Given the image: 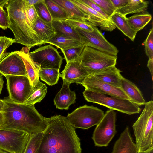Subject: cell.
Instances as JSON below:
<instances>
[{"label":"cell","instance_id":"6da1fadb","mask_svg":"<svg viewBox=\"0 0 153 153\" xmlns=\"http://www.w3.org/2000/svg\"><path fill=\"white\" fill-rule=\"evenodd\" d=\"M80 140L66 117L48 118L47 126L36 153H81Z\"/></svg>","mask_w":153,"mask_h":153},{"label":"cell","instance_id":"7a4b0ae2","mask_svg":"<svg viewBox=\"0 0 153 153\" xmlns=\"http://www.w3.org/2000/svg\"><path fill=\"white\" fill-rule=\"evenodd\" d=\"M3 100L6 106L2 112L4 119L0 129L18 130L30 134L43 132L46 129L48 118L39 113L34 105L16 103L8 97Z\"/></svg>","mask_w":153,"mask_h":153},{"label":"cell","instance_id":"3957f363","mask_svg":"<svg viewBox=\"0 0 153 153\" xmlns=\"http://www.w3.org/2000/svg\"><path fill=\"white\" fill-rule=\"evenodd\" d=\"M4 7L8 16L9 28L13 33L15 43L30 48L43 44L26 19L23 0H6Z\"/></svg>","mask_w":153,"mask_h":153},{"label":"cell","instance_id":"277c9868","mask_svg":"<svg viewBox=\"0 0 153 153\" xmlns=\"http://www.w3.org/2000/svg\"><path fill=\"white\" fill-rule=\"evenodd\" d=\"M141 114L132 125L138 152L153 148V101L145 104Z\"/></svg>","mask_w":153,"mask_h":153},{"label":"cell","instance_id":"5b68a950","mask_svg":"<svg viewBox=\"0 0 153 153\" xmlns=\"http://www.w3.org/2000/svg\"><path fill=\"white\" fill-rule=\"evenodd\" d=\"M85 99L88 102L97 104L110 109L117 110L129 115L139 113V106L129 100L102 94L85 89L83 92Z\"/></svg>","mask_w":153,"mask_h":153},{"label":"cell","instance_id":"8992f818","mask_svg":"<svg viewBox=\"0 0 153 153\" xmlns=\"http://www.w3.org/2000/svg\"><path fill=\"white\" fill-rule=\"evenodd\" d=\"M117 56H113L88 46H85L79 62L89 74L115 65Z\"/></svg>","mask_w":153,"mask_h":153},{"label":"cell","instance_id":"52a82bcc","mask_svg":"<svg viewBox=\"0 0 153 153\" xmlns=\"http://www.w3.org/2000/svg\"><path fill=\"white\" fill-rule=\"evenodd\" d=\"M104 114V111L101 109L85 105L68 113L66 117L75 129H88L97 125Z\"/></svg>","mask_w":153,"mask_h":153},{"label":"cell","instance_id":"ba28073f","mask_svg":"<svg viewBox=\"0 0 153 153\" xmlns=\"http://www.w3.org/2000/svg\"><path fill=\"white\" fill-rule=\"evenodd\" d=\"M116 113L114 110H107L100 123L96 125L92 138L95 146L106 147L116 133Z\"/></svg>","mask_w":153,"mask_h":153},{"label":"cell","instance_id":"9c48e42d","mask_svg":"<svg viewBox=\"0 0 153 153\" xmlns=\"http://www.w3.org/2000/svg\"><path fill=\"white\" fill-rule=\"evenodd\" d=\"M30 136L21 131L0 129V149L10 153H23Z\"/></svg>","mask_w":153,"mask_h":153},{"label":"cell","instance_id":"30bf717a","mask_svg":"<svg viewBox=\"0 0 153 153\" xmlns=\"http://www.w3.org/2000/svg\"><path fill=\"white\" fill-rule=\"evenodd\" d=\"M5 77L8 98L15 103L24 104L33 87L28 77L12 75Z\"/></svg>","mask_w":153,"mask_h":153},{"label":"cell","instance_id":"8fae6325","mask_svg":"<svg viewBox=\"0 0 153 153\" xmlns=\"http://www.w3.org/2000/svg\"><path fill=\"white\" fill-rule=\"evenodd\" d=\"M78 34L81 42L88 46L109 54L117 56V48L106 39L97 27L94 26V31L91 32L75 29Z\"/></svg>","mask_w":153,"mask_h":153},{"label":"cell","instance_id":"7c38bea8","mask_svg":"<svg viewBox=\"0 0 153 153\" xmlns=\"http://www.w3.org/2000/svg\"><path fill=\"white\" fill-rule=\"evenodd\" d=\"M29 54L40 68L59 70L63 59L57 50L51 44L40 47L29 52Z\"/></svg>","mask_w":153,"mask_h":153},{"label":"cell","instance_id":"4fadbf2b","mask_svg":"<svg viewBox=\"0 0 153 153\" xmlns=\"http://www.w3.org/2000/svg\"><path fill=\"white\" fill-rule=\"evenodd\" d=\"M81 85L85 87V89L91 91L130 100V99L121 88L114 87L102 82L91 74L89 75L86 77Z\"/></svg>","mask_w":153,"mask_h":153},{"label":"cell","instance_id":"5bb4252c","mask_svg":"<svg viewBox=\"0 0 153 153\" xmlns=\"http://www.w3.org/2000/svg\"><path fill=\"white\" fill-rule=\"evenodd\" d=\"M0 73L7 76L28 77L23 61L16 51L12 52L0 62Z\"/></svg>","mask_w":153,"mask_h":153},{"label":"cell","instance_id":"9a60e30c","mask_svg":"<svg viewBox=\"0 0 153 153\" xmlns=\"http://www.w3.org/2000/svg\"><path fill=\"white\" fill-rule=\"evenodd\" d=\"M81 10L88 16V22L95 26L99 27L101 30L112 31L116 27L111 19H106L95 11L81 0H71Z\"/></svg>","mask_w":153,"mask_h":153},{"label":"cell","instance_id":"2e32d148","mask_svg":"<svg viewBox=\"0 0 153 153\" xmlns=\"http://www.w3.org/2000/svg\"><path fill=\"white\" fill-rule=\"evenodd\" d=\"M59 77L62 78L63 82L69 85L72 83L81 85L89 75L79 62L66 63Z\"/></svg>","mask_w":153,"mask_h":153},{"label":"cell","instance_id":"e0dca14e","mask_svg":"<svg viewBox=\"0 0 153 153\" xmlns=\"http://www.w3.org/2000/svg\"><path fill=\"white\" fill-rule=\"evenodd\" d=\"M112 153H138L128 126H126L115 142Z\"/></svg>","mask_w":153,"mask_h":153},{"label":"cell","instance_id":"ac0fdd59","mask_svg":"<svg viewBox=\"0 0 153 153\" xmlns=\"http://www.w3.org/2000/svg\"><path fill=\"white\" fill-rule=\"evenodd\" d=\"M70 85L63 82L60 91L54 99V105L57 109L68 110L69 106L76 102V95L75 91H71Z\"/></svg>","mask_w":153,"mask_h":153},{"label":"cell","instance_id":"d6986e66","mask_svg":"<svg viewBox=\"0 0 153 153\" xmlns=\"http://www.w3.org/2000/svg\"><path fill=\"white\" fill-rule=\"evenodd\" d=\"M115 65L91 74L97 79L111 85L121 88V71Z\"/></svg>","mask_w":153,"mask_h":153},{"label":"cell","instance_id":"ffe728a7","mask_svg":"<svg viewBox=\"0 0 153 153\" xmlns=\"http://www.w3.org/2000/svg\"><path fill=\"white\" fill-rule=\"evenodd\" d=\"M133 103L140 106L146 102L142 94L133 82L123 76L121 79V88Z\"/></svg>","mask_w":153,"mask_h":153},{"label":"cell","instance_id":"44dd1931","mask_svg":"<svg viewBox=\"0 0 153 153\" xmlns=\"http://www.w3.org/2000/svg\"><path fill=\"white\" fill-rule=\"evenodd\" d=\"M24 63L28 77L33 87L36 85L39 80L38 72L40 67L32 59L29 53H25L22 50L16 51Z\"/></svg>","mask_w":153,"mask_h":153},{"label":"cell","instance_id":"7402d4cb","mask_svg":"<svg viewBox=\"0 0 153 153\" xmlns=\"http://www.w3.org/2000/svg\"><path fill=\"white\" fill-rule=\"evenodd\" d=\"M33 29L39 36L43 44L47 43L56 34L53 27L52 22H45L39 17L35 22Z\"/></svg>","mask_w":153,"mask_h":153},{"label":"cell","instance_id":"603a6c76","mask_svg":"<svg viewBox=\"0 0 153 153\" xmlns=\"http://www.w3.org/2000/svg\"><path fill=\"white\" fill-rule=\"evenodd\" d=\"M67 13L69 18L88 21V16L81 10L71 0H54Z\"/></svg>","mask_w":153,"mask_h":153},{"label":"cell","instance_id":"cb8c5ba5","mask_svg":"<svg viewBox=\"0 0 153 153\" xmlns=\"http://www.w3.org/2000/svg\"><path fill=\"white\" fill-rule=\"evenodd\" d=\"M149 2L143 0H128L127 4L123 7L117 9L115 13L125 16L133 13H143L147 9Z\"/></svg>","mask_w":153,"mask_h":153},{"label":"cell","instance_id":"d4e9b609","mask_svg":"<svg viewBox=\"0 0 153 153\" xmlns=\"http://www.w3.org/2000/svg\"><path fill=\"white\" fill-rule=\"evenodd\" d=\"M47 43L54 45L61 51L79 47L84 44L79 40L57 34Z\"/></svg>","mask_w":153,"mask_h":153},{"label":"cell","instance_id":"484cf974","mask_svg":"<svg viewBox=\"0 0 153 153\" xmlns=\"http://www.w3.org/2000/svg\"><path fill=\"white\" fill-rule=\"evenodd\" d=\"M52 24L56 34L80 41L75 29L70 26L65 20H52Z\"/></svg>","mask_w":153,"mask_h":153},{"label":"cell","instance_id":"4316f807","mask_svg":"<svg viewBox=\"0 0 153 153\" xmlns=\"http://www.w3.org/2000/svg\"><path fill=\"white\" fill-rule=\"evenodd\" d=\"M126 16L115 13L111 17V19L116 27L131 41H134L137 33L131 27Z\"/></svg>","mask_w":153,"mask_h":153},{"label":"cell","instance_id":"83f0119b","mask_svg":"<svg viewBox=\"0 0 153 153\" xmlns=\"http://www.w3.org/2000/svg\"><path fill=\"white\" fill-rule=\"evenodd\" d=\"M47 87L45 84L39 80L33 88L24 104L30 105L40 102L45 97L47 92Z\"/></svg>","mask_w":153,"mask_h":153},{"label":"cell","instance_id":"f1b7e54d","mask_svg":"<svg viewBox=\"0 0 153 153\" xmlns=\"http://www.w3.org/2000/svg\"><path fill=\"white\" fill-rule=\"evenodd\" d=\"M152 15L148 13L136 14L128 18L127 20L131 28L136 33L142 30L149 22Z\"/></svg>","mask_w":153,"mask_h":153},{"label":"cell","instance_id":"f546056e","mask_svg":"<svg viewBox=\"0 0 153 153\" xmlns=\"http://www.w3.org/2000/svg\"><path fill=\"white\" fill-rule=\"evenodd\" d=\"M60 74L59 70L52 68H40L38 72L41 80L50 86L58 83Z\"/></svg>","mask_w":153,"mask_h":153},{"label":"cell","instance_id":"4dcf8cb0","mask_svg":"<svg viewBox=\"0 0 153 153\" xmlns=\"http://www.w3.org/2000/svg\"><path fill=\"white\" fill-rule=\"evenodd\" d=\"M52 20H66L69 18L65 10L52 0H45Z\"/></svg>","mask_w":153,"mask_h":153},{"label":"cell","instance_id":"1f68e13d","mask_svg":"<svg viewBox=\"0 0 153 153\" xmlns=\"http://www.w3.org/2000/svg\"><path fill=\"white\" fill-rule=\"evenodd\" d=\"M44 131L30 134L23 153H36L40 145Z\"/></svg>","mask_w":153,"mask_h":153},{"label":"cell","instance_id":"d6a6232c","mask_svg":"<svg viewBox=\"0 0 153 153\" xmlns=\"http://www.w3.org/2000/svg\"><path fill=\"white\" fill-rule=\"evenodd\" d=\"M85 46L84 44L79 47L61 50L66 63L71 62H79L81 56Z\"/></svg>","mask_w":153,"mask_h":153},{"label":"cell","instance_id":"836d02e7","mask_svg":"<svg viewBox=\"0 0 153 153\" xmlns=\"http://www.w3.org/2000/svg\"><path fill=\"white\" fill-rule=\"evenodd\" d=\"M34 6L39 18L46 22H52V19L45 0H42Z\"/></svg>","mask_w":153,"mask_h":153},{"label":"cell","instance_id":"e575fe53","mask_svg":"<svg viewBox=\"0 0 153 153\" xmlns=\"http://www.w3.org/2000/svg\"><path fill=\"white\" fill-rule=\"evenodd\" d=\"M65 20L74 29H79L88 32L94 31V25L88 22L71 18H68Z\"/></svg>","mask_w":153,"mask_h":153},{"label":"cell","instance_id":"d590c367","mask_svg":"<svg viewBox=\"0 0 153 153\" xmlns=\"http://www.w3.org/2000/svg\"><path fill=\"white\" fill-rule=\"evenodd\" d=\"M91 0L98 5L109 18L115 13L116 9L111 0Z\"/></svg>","mask_w":153,"mask_h":153},{"label":"cell","instance_id":"8d00e7d4","mask_svg":"<svg viewBox=\"0 0 153 153\" xmlns=\"http://www.w3.org/2000/svg\"><path fill=\"white\" fill-rule=\"evenodd\" d=\"M23 2L24 10L26 19L33 30V27L35 22L39 17L38 15L34 5L29 6L25 3L24 0H23Z\"/></svg>","mask_w":153,"mask_h":153},{"label":"cell","instance_id":"74e56055","mask_svg":"<svg viewBox=\"0 0 153 153\" xmlns=\"http://www.w3.org/2000/svg\"><path fill=\"white\" fill-rule=\"evenodd\" d=\"M15 40L6 36H0V62L10 53L6 52L7 49L13 43Z\"/></svg>","mask_w":153,"mask_h":153},{"label":"cell","instance_id":"f35d334b","mask_svg":"<svg viewBox=\"0 0 153 153\" xmlns=\"http://www.w3.org/2000/svg\"><path fill=\"white\" fill-rule=\"evenodd\" d=\"M145 53L149 59H153V27H152L144 42Z\"/></svg>","mask_w":153,"mask_h":153},{"label":"cell","instance_id":"ab89813d","mask_svg":"<svg viewBox=\"0 0 153 153\" xmlns=\"http://www.w3.org/2000/svg\"><path fill=\"white\" fill-rule=\"evenodd\" d=\"M9 22L7 13L0 5V28L6 30L9 28Z\"/></svg>","mask_w":153,"mask_h":153},{"label":"cell","instance_id":"60d3db41","mask_svg":"<svg viewBox=\"0 0 153 153\" xmlns=\"http://www.w3.org/2000/svg\"><path fill=\"white\" fill-rule=\"evenodd\" d=\"M81 1L95 11L101 14L106 19H111L101 8L91 0H81Z\"/></svg>","mask_w":153,"mask_h":153},{"label":"cell","instance_id":"b9f144b4","mask_svg":"<svg viewBox=\"0 0 153 153\" xmlns=\"http://www.w3.org/2000/svg\"><path fill=\"white\" fill-rule=\"evenodd\" d=\"M116 10L125 6L128 0H111Z\"/></svg>","mask_w":153,"mask_h":153},{"label":"cell","instance_id":"7bdbcfd3","mask_svg":"<svg viewBox=\"0 0 153 153\" xmlns=\"http://www.w3.org/2000/svg\"><path fill=\"white\" fill-rule=\"evenodd\" d=\"M147 66L151 73L152 80L153 78V59H149L148 61Z\"/></svg>","mask_w":153,"mask_h":153},{"label":"cell","instance_id":"ee69618b","mask_svg":"<svg viewBox=\"0 0 153 153\" xmlns=\"http://www.w3.org/2000/svg\"><path fill=\"white\" fill-rule=\"evenodd\" d=\"M42 0H24L25 3L29 6H33Z\"/></svg>","mask_w":153,"mask_h":153},{"label":"cell","instance_id":"f6af8a7d","mask_svg":"<svg viewBox=\"0 0 153 153\" xmlns=\"http://www.w3.org/2000/svg\"><path fill=\"white\" fill-rule=\"evenodd\" d=\"M6 106V104L4 100L0 99V111L3 112Z\"/></svg>","mask_w":153,"mask_h":153},{"label":"cell","instance_id":"bcb514c9","mask_svg":"<svg viewBox=\"0 0 153 153\" xmlns=\"http://www.w3.org/2000/svg\"><path fill=\"white\" fill-rule=\"evenodd\" d=\"M2 76L3 75L0 73V95L2 90L4 82Z\"/></svg>","mask_w":153,"mask_h":153},{"label":"cell","instance_id":"7dc6e473","mask_svg":"<svg viewBox=\"0 0 153 153\" xmlns=\"http://www.w3.org/2000/svg\"><path fill=\"white\" fill-rule=\"evenodd\" d=\"M138 153H153V148L144 151L138 152Z\"/></svg>","mask_w":153,"mask_h":153},{"label":"cell","instance_id":"c3c4849f","mask_svg":"<svg viewBox=\"0 0 153 153\" xmlns=\"http://www.w3.org/2000/svg\"><path fill=\"white\" fill-rule=\"evenodd\" d=\"M3 119L4 117L2 112L0 111V127L3 123Z\"/></svg>","mask_w":153,"mask_h":153},{"label":"cell","instance_id":"681fc988","mask_svg":"<svg viewBox=\"0 0 153 153\" xmlns=\"http://www.w3.org/2000/svg\"><path fill=\"white\" fill-rule=\"evenodd\" d=\"M0 153H10L0 149Z\"/></svg>","mask_w":153,"mask_h":153}]
</instances>
